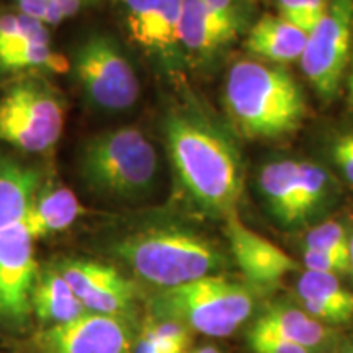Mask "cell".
Segmentation results:
<instances>
[{"mask_svg": "<svg viewBox=\"0 0 353 353\" xmlns=\"http://www.w3.org/2000/svg\"><path fill=\"white\" fill-rule=\"evenodd\" d=\"M341 196L339 176L319 162L298 159L296 162V219L298 228L309 224L332 208Z\"/></svg>", "mask_w": 353, "mask_h": 353, "instance_id": "19", "label": "cell"}, {"mask_svg": "<svg viewBox=\"0 0 353 353\" xmlns=\"http://www.w3.org/2000/svg\"><path fill=\"white\" fill-rule=\"evenodd\" d=\"M337 353H353V342L348 343V345H345L342 348V350H339Z\"/></svg>", "mask_w": 353, "mask_h": 353, "instance_id": "36", "label": "cell"}, {"mask_svg": "<svg viewBox=\"0 0 353 353\" xmlns=\"http://www.w3.org/2000/svg\"><path fill=\"white\" fill-rule=\"evenodd\" d=\"M350 265H352V273H353V232L350 237Z\"/></svg>", "mask_w": 353, "mask_h": 353, "instance_id": "37", "label": "cell"}, {"mask_svg": "<svg viewBox=\"0 0 353 353\" xmlns=\"http://www.w3.org/2000/svg\"><path fill=\"white\" fill-rule=\"evenodd\" d=\"M41 185L38 169L0 156V229L23 223Z\"/></svg>", "mask_w": 353, "mask_h": 353, "instance_id": "18", "label": "cell"}, {"mask_svg": "<svg viewBox=\"0 0 353 353\" xmlns=\"http://www.w3.org/2000/svg\"><path fill=\"white\" fill-rule=\"evenodd\" d=\"M131 38L144 48L156 50L162 0H120Z\"/></svg>", "mask_w": 353, "mask_h": 353, "instance_id": "22", "label": "cell"}, {"mask_svg": "<svg viewBox=\"0 0 353 353\" xmlns=\"http://www.w3.org/2000/svg\"><path fill=\"white\" fill-rule=\"evenodd\" d=\"M110 254L156 290L218 275L226 267V257L213 241L175 224H154L123 234L112 241Z\"/></svg>", "mask_w": 353, "mask_h": 353, "instance_id": "2", "label": "cell"}, {"mask_svg": "<svg viewBox=\"0 0 353 353\" xmlns=\"http://www.w3.org/2000/svg\"><path fill=\"white\" fill-rule=\"evenodd\" d=\"M330 0H275L278 17L311 33L327 12Z\"/></svg>", "mask_w": 353, "mask_h": 353, "instance_id": "24", "label": "cell"}, {"mask_svg": "<svg viewBox=\"0 0 353 353\" xmlns=\"http://www.w3.org/2000/svg\"><path fill=\"white\" fill-rule=\"evenodd\" d=\"M252 327L272 332L314 353H324L335 343L332 325L317 321L301 306L273 304L254 322Z\"/></svg>", "mask_w": 353, "mask_h": 353, "instance_id": "13", "label": "cell"}, {"mask_svg": "<svg viewBox=\"0 0 353 353\" xmlns=\"http://www.w3.org/2000/svg\"><path fill=\"white\" fill-rule=\"evenodd\" d=\"M183 0H162L159 17L156 50L167 51L179 44L180 19H182Z\"/></svg>", "mask_w": 353, "mask_h": 353, "instance_id": "26", "label": "cell"}, {"mask_svg": "<svg viewBox=\"0 0 353 353\" xmlns=\"http://www.w3.org/2000/svg\"><path fill=\"white\" fill-rule=\"evenodd\" d=\"M296 162L298 159H275L257 174V190L265 206L285 228H298Z\"/></svg>", "mask_w": 353, "mask_h": 353, "instance_id": "20", "label": "cell"}, {"mask_svg": "<svg viewBox=\"0 0 353 353\" xmlns=\"http://www.w3.org/2000/svg\"><path fill=\"white\" fill-rule=\"evenodd\" d=\"M79 174L100 196L136 200L151 192L159 174V157L151 141L136 128L101 131L83 143Z\"/></svg>", "mask_w": 353, "mask_h": 353, "instance_id": "4", "label": "cell"}, {"mask_svg": "<svg viewBox=\"0 0 353 353\" xmlns=\"http://www.w3.org/2000/svg\"><path fill=\"white\" fill-rule=\"evenodd\" d=\"M94 2L95 0H50L46 12H44L43 23L46 26L63 23V21L79 15L83 8H88Z\"/></svg>", "mask_w": 353, "mask_h": 353, "instance_id": "31", "label": "cell"}, {"mask_svg": "<svg viewBox=\"0 0 353 353\" xmlns=\"http://www.w3.org/2000/svg\"><path fill=\"white\" fill-rule=\"evenodd\" d=\"M350 237L345 224L337 221H325L314 226L304 237L303 249L325 250L350 257Z\"/></svg>", "mask_w": 353, "mask_h": 353, "instance_id": "25", "label": "cell"}, {"mask_svg": "<svg viewBox=\"0 0 353 353\" xmlns=\"http://www.w3.org/2000/svg\"><path fill=\"white\" fill-rule=\"evenodd\" d=\"M353 43V0H330L327 12L307 34L299 59L304 77L322 100L337 97L345 77Z\"/></svg>", "mask_w": 353, "mask_h": 353, "instance_id": "8", "label": "cell"}, {"mask_svg": "<svg viewBox=\"0 0 353 353\" xmlns=\"http://www.w3.org/2000/svg\"><path fill=\"white\" fill-rule=\"evenodd\" d=\"M303 265L309 272L325 273V275L341 276L352 273L348 255L325 252V250L303 249Z\"/></svg>", "mask_w": 353, "mask_h": 353, "instance_id": "29", "label": "cell"}, {"mask_svg": "<svg viewBox=\"0 0 353 353\" xmlns=\"http://www.w3.org/2000/svg\"><path fill=\"white\" fill-rule=\"evenodd\" d=\"M69 69V61L52 50L51 43L28 44L15 54L0 57V70H51L64 74Z\"/></svg>", "mask_w": 353, "mask_h": 353, "instance_id": "23", "label": "cell"}, {"mask_svg": "<svg viewBox=\"0 0 353 353\" xmlns=\"http://www.w3.org/2000/svg\"><path fill=\"white\" fill-rule=\"evenodd\" d=\"M34 239L23 223L0 229V329L20 334L30 325L38 276Z\"/></svg>", "mask_w": 353, "mask_h": 353, "instance_id": "9", "label": "cell"}, {"mask_svg": "<svg viewBox=\"0 0 353 353\" xmlns=\"http://www.w3.org/2000/svg\"><path fill=\"white\" fill-rule=\"evenodd\" d=\"M138 332V322L87 312L76 321L37 330L26 353H134Z\"/></svg>", "mask_w": 353, "mask_h": 353, "instance_id": "11", "label": "cell"}, {"mask_svg": "<svg viewBox=\"0 0 353 353\" xmlns=\"http://www.w3.org/2000/svg\"><path fill=\"white\" fill-rule=\"evenodd\" d=\"M164 139L175 179L183 195L198 210L226 218L242 195V164L226 136L195 112H170Z\"/></svg>", "mask_w": 353, "mask_h": 353, "instance_id": "1", "label": "cell"}, {"mask_svg": "<svg viewBox=\"0 0 353 353\" xmlns=\"http://www.w3.org/2000/svg\"><path fill=\"white\" fill-rule=\"evenodd\" d=\"M20 34V13L6 12L0 13V48Z\"/></svg>", "mask_w": 353, "mask_h": 353, "instance_id": "32", "label": "cell"}, {"mask_svg": "<svg viewBox=\"0 0 353 353\" xmlns=\"http://www.w3.org/2000/svg\"><path fill=\"white\" fill-rule=\"evenodd\" d=\"M224 105L241 134L276 139L299 130L307 114L303 87L276 64L242 59L228 70Z\"/></svg>", "mask_w": 353, "mask_h": 353, "instance_id": "3", "label": "cell"}, {"mask_svg": "<svg viewBox=\"0 0 353 353\" xmlns=\"http://www.w3.org/2000/svg\"><path fill=\"white\" fill-rule=\"evenodd\" d=\"M236 38L203 0H183L179 44L198 57H210Z\"/></svg>", "mask_w": 353, "mask_h": 353, "instance_id": "21", "label": "cell"}, {"mask_svg": "<svg viewBox=\"0 0 353 353\" xmlns=\"http://www.w3.org/2000/svg\"><path fill=\"white\" fill-rule=\"evenodd\" d=\"M32 312L43 327L65 324L87 314L76 293L52 263L38 270L32 293Z\"/></svg>", "mask_w": 353, "mask_h": 353, "instance_id": "17", "label": "cell"}, {"mask_svg": "<svg viewBox=\"0 0 353 353\" xmlns=\"http://www.w3.org/2000/svg\"><path fill=\"white\" fill-rule=\"evenodd\" d=\"M83 213L85 210L72 190L54 182H43L23 224L37 241L65 231Z\"/></svg>", "mask_w": 353, "mask_h": 353, "instance_id": "15", "label": "cell"}, {"mask_svg": "<svg viewBox=\"0 0 353 353\" xmlns=\"http://www.w3.org/2000/svg\"><path fill=\"white\" fill-rule=\"evenodd\" d=\"M255 298L245 285L221 275L156 290L149 298V312L170 319L208 337H228L252 316Z\"/></svg>", "mask_w": 353, "mask_h": 353, "instance_id": "5", "label": "cell"}, {"mask_svg": "<svg viewBox=\"0 0 353 353\" xmlns=\"http://www.w3.org/2000/svg\"><path fill=\"white\" fill-rule=\"evenodd\" d=\"M64 123L63 97L43 79H20L0 97V143L20 151H51L63 134Z\"/></svg>", "mask_w": 353, "mask_h": 353, "instance_id": "6", "label": "cell"}, {"mask_svg": "<svg viewBox=\"0 0 353 353\" xmlns=\"http://www.w3.org/2000/svg\"><path fill=\"white\" fill-rule=\"evenodd\" d=\"M327 156L335 172L353 188V128L339 131L329 139Z\"/></svg>", "mask_w": 353, "mask_h": 353, "instance_id": "27", "label": "cell"}, {"mask_svg": "<svg viewBox=\"0 0 353 353\" xmlns=\"http://www.w3.org/2000/svg\"><path fill=\"white\" fill-rule=\"evenodd\" d=\"M247 343L252 353H314L307 348L286 341L280 335L250 327L247 332Z\"/></svg>", "mask_w": 353, "mask_h": 353, "instance_id": "30", "label": "cell"}, {"mask_svg": "<svg viewBox=\"0 0 353 353\" xmlns=\"http://www.w3.org/2000/svg\"><path fill=\"white\" fill-rule=\"evenodd\" d=\"M74 72L85 99L103 112H125L139 99V79L112 37H87L74 52Z\"/></svg>", "mask_w": 353, "mask_h": 353, "instance_id": "7", "label": "cell"}, {"mask_svg": "<svg viewBox=\"0 0 353 353\" xmlns=\"http://www.w3.org/2000/svg\"><path fill=\"white\" fill-rule=\"evenodd\" d=\"M294 290L299 306L317 321L334 325L353 319V291L339 276L304 270Z\"/></svg>", "mask_w": 353, "mask_h": 353, "instance_id": "14", "label": "cell"}, {"mask_svg": "<svg viewBox=\"0 0 353 353\" xmlns=\"http://www.w3.org/2000/svg\"><path fill=\"white\" fill-rule=\"evenodd\" d=\"M90 314L138 322L139 293L113 265L90 259L64 257L52 262Z\"/></svg>", "mask_w": 353, "mask_h": 353, "instance_id": "10", "label": "cell"}, {"mask_svg": "<svg viewBox=\"0 0 353 353\" xmlns=\"http://www.w3.org/2000/svg\"><path fill=\"white\" fill-rule=\"evenodd\" d=\"M210 12L231 32L234 37L245 30L249 20L245 0H203Z\"/></svg>", "mask_w": 353, "mask_h": 353, "instance_id": "28", "label": "cell"}, {"mask_svg": "<svg viewBox=\"0 0 353 353\" xmlns=\"http://www.w3.org/2000/svg\"><path fill=\"white\" fill-rule=\"evenodd\" d=\"M192 353H221V352L216 347H213V345H205V347H201V348H196V350L192 352Z\"/></svg>", "mask_w": 353, "mask_h": 353, "instance_id": "35", "label": "cell"}, {"mask_svg": "<svg viewBox=\"0 0 353 353\" xmlns=\"http://www.w3.org/2000/svg\"><path fill=\"white\" fill-rule=\"evenodd\" d=\"M15 3H17V10L20 13L43 21L44 12H46V7L48 3H50V0H15Z\"/></svg>", "mask_w": 353, "mask_h": 353, "instance_id": "33", "label": "cell"}, {"mask_svg": "<svg viewBox=\"0 0 353 353\" xmlns=\"http://www.w3.org/2000/svg\"><path fill=\"white\" fill-rule=\"evenodd\" d=\"M307 33L278 15H263L250 26L245 50L272 64H291L301 59Z\"/></svg>", "mask_w": 353, "mask_h": 353, "instance_id": "16", "label": "cell"}, {"mask_svg": "<svg viewBox=\"0 0 353 353\" xmlns=\"http://www.w3.org/2000/svg\"><path fill=\"white\" fill-rule=\"evenodd\" d=\"M226 237L234 257L247 283L257 288H275L291 273L299 270V263L283 249L247 228L237 211L228 214Z\"/></svg>", "mask_w": 353, "mask_h": 353, "instance_id": "12", "label": "cell"}, {"mask_svg": "<svg viewBox=\"0 0 353 353\" xmlns=\"http://www.w3.org/2000/svg\"><path fill=\"white\" fill-rule=\"evenodd\" d=\"M353 61V59H352ZM348 101L353 107V64H352V72H350V79H348Z\"/></svg>", "mask_w": 353, "mask_h": 353, "instance_id": "34", "label": "cell"}]
</instances>
